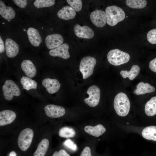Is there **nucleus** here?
<instances>
[{"label":"nucleus","instance_id":"f257e3e1","mask_svg":"<svg viewBox=\"0 0 156 156\" xmlns=\"http://www.w3.org/2000/svg\"><path fill=\"white\" fill-rule=\"evenodd\" d=\"M114 107L118 115L122 117L127 116L130 107V101L127 95L122 92L117 94L114 99Z\"/></svg>","mask_w":156,"mask_h":156},{"label":"nucleus","instance_id":"f03ea898","mask_svg":"<svg viewBox=\"0 0 156 156\" xmlns=\"http://www.w3.org/2000/svg\"><path fill=\"white\" fill-rule=\"evenodd\" d=\"M105 13L106 22L111 26L115 25L125 18V14L124 10L120 8L115 5L107 7Z\"/></svg>","mask_w":156,"mask_h":156},{"label":"nucleus","instance_id":"7ed1b4c3","mask_svg":"<svg viewBox=\"0 0 156 156\" xmlns=\"http://www.w3.org/2000/svg\"><path fill=\"white\" fill-rule=\"evenodd\" d=\"M107 59L110 64L116 66L127 62L129 60L130 56L127 53L115 49L109 51Z\"/></svg>","mask_w":156,"mask_h":156},{"label":"nucleus","instance_id":"20e7f679","mask_svg":"<svg viewBox=\"0 0 156 156\" xmlns=\"http://www.w3.org/2000/svg\"><path fill=\"white\" fill-rule=\"evenodd\" d=\"M96 62V59L91 56L85 57L81 59L79 70L83 75V79H86L92 75Z\"/></svg>","mask_w":156,"mask_h":156},{"label":"nucleus","instance_id":"39448f33","mask_svg":"<svg viewBox=\"0 0 156 156\" xmlns=\"http://www.w3.org/2000/svg\"><path fill=\"white\" fill-rule=\"evenodd\" d=\"M34 136V132L30 128L23 130L20 133L18 138V144L20 149L25 151L29 147Z\"/></svg>","mask_w":156,"mask_h":156},{"label":"nucleus","instance_id":"423d86ee","mask_svg":"<svg viewBox=\"0 0 156 156\" xmlns=\"http://www.w3.org/2000/svg\"><path fill=\"white\" fill-rule=\"evenodd\" d=\"M2 90L5 98L8 101L11 100L14 96H18L21 94L18 87L11 80H7L5 81L2 86Z\"/></svg>","mask_w":156,"mask_h":156},{"label":"nucleus","instance_id":"0eeeda50","mask_svg":"<svg viewBox=\"0 0 156 156\" xmlns=\"http://www.w3.org/2000/svg\"><path fill=\"white\" fill-rule=\"evenodd\" d=\"M87 93L89 96L84 99L85 103L90 107L96 106L100 98L101 90L99 88L95 85H92L88 88Z\"/></svg>","mask_w":156,"mask_h":156},{"label":"nucleus","instance_id":"6e6552de","mask_svg":"<svg viewBox=\"0 0 156 156\" xmlns=\"http://www.w3.org/2000/svg\"><path fill=\"white\" fill-rule=\"evenodd\" d=\"M90 18L93 23L98 27H103L106 24V14L103 10H96L93 11L90 14Z\"/></svg>","mask_w":156,"mask_h":156},{"label":"nucleus","instance_id":"1a4fd4ad","mask_svg":"<svg viewBox=\"0 0 156 156\" xmlns=\"http://www.w3.org/2000/svg\"><path fill=\"white\" fill-rule=\"evenodd\" d=\"M46 114L48 117L53 118L61 117L65 113V110L63 107L53 104H49L44 107Z\"/></svg>","mask_w":156,"mask_h":156},{"label":"nucleus","instance_id":"9d476101","mask_svg":"<svg viewBox=\"0 0 156 156\" xmlns=\"http://www.w3.org/2000/svg\"><path fill=\"white\" fill-rule=\"evenodd\" d=\"M63 42V36L58 34L48 35L45 39L46 46L49 49H52L59 47L62 45Z\"/></svg>","mask_w":156,"mask_h":156},{"label":"nucleus","instance_id":"9b49d317","mask_svg":"<svg viewBox=\"0 0 156 156\" xmlns=\"http://www.w3.org/2000/svg\"><path fill=\"white\" fill-rule=\"evenodd\" d=\"M5 47L7 56L12 58L16 56L18 53L19 47L18 44L12 39L8 38L5 41Z\"/></svg>","mask_w":156,"mask_h":156},{"label":"nucleus","instance_id":"f8f14e48","mask_svg":"<svg viewBox=\"0 0 156 156\" xmlns=\"http://www.w3.org/2000/svg\"><path fill=\"white\" fill-rule=\"evenodd\" d=\"M74 30L76 36L80 38L91 39L94 35L93 30L86 26H81L79 24H76L74 26Z\"/></svg>","mask_w":156,"mask_h":156},{"label":"nucleus","instance_id":"ddd939ff","mask_svg":"<svg viewBox=\"0 0 156 156\" xmlns=\"http://www.w3.org/2000/svg\"><path fill=\"white\" fill-rule=\"evenodd\" d=\"M28 40L31 44L35 47L39 46L41 44L42 38L37 29L33 27H29L27 31Z\"/></svg>","mask_w":156,"mask_h":156},{"label":"nucleus","instance_id":"4468645a","mask_svg":"<svg viewBox=\"0 0 156 156\" xmlns=\"http://www.w3.org/2000/svg\"><path fill=\"white\" fill-rule=\"evenodd\" d=\"M69 46L64 43L59 47L49 51V55L53 57H59L64 59H67L70 57L68 51Z\"/></svg>","mask_w":156,"mask_h":156},{"label":"nucleus","instance_id":"2eb2a0df","mask_svg":"<svg viewBox=\"0 0 156 156\" xmlns=\"http://www.w3.org/2000/svg\"><path fill=\"white\" fill-rule=\"evenodd\" d=\"M42 83L47 92L51 94L56 92L61 86L58 80L55 79L45 78L42 81Z\"/></svg>","mask_w":156,"mask_h":156},{"label":"nucleus","instance_id":"dca6fc26","mask_svg":"<svg viewBox=\"0 0 156 156\" xmlns=\"http://www.w3.org/2000/svg\"><path fill=\"white\" fill-rule=\"evenodd\" d=\"M16 117V113L13 111L6 110L0 112V126H4L12 123Z\"/></svg>","mask_w":156,"mask_h":156},{"label":"nucleus","instance_id":"f3484780","mask_svg":"<svg viewBox=\"0 0 156 156\" xmlns=\"http://www.w3.org/2000/svg\"><path fill=\"white\" fill-rule=\"evenodd\" d=\"M21 67L23 70L28 77L33 78L36 76V69L31 61L28 60H23L21 62Z\"/></svg>","mask_w":156,"mask_h":156},{"label":"nucleus","instance_id":"a211bd4d","mask_svg":"<svg viewBox=\"0 0 156 156\" xmlns=\"http://www.w3.org/2000/svg\"><path fill=\"white\" fill-rule=\"evenodd\" d=\"M0 14L5 19L10 20L14 18L16 12L11 7L7 6L4 2L0 0Z\"/></svg>","mask_w":156,"mask_h":156},{"label":"nucleus","instance_id":"6ab92c4d","mask_svg":"<svg viewBox=\"0 0 156 156\" xmlns=\"http://www.w3.org/2000/svg\"><path fill=\"white\" fill-rule=\"evenodd\" d=\"M76 12L71 7L68 6H64L57 13L58 17L63 20H68L74 18Z\"/></svg>","mask_w":156,"mask_h":156},{"label":"nucleus","instance_id":"aec40b11","mask_svg":"<svg viewBox=\"0 0 156 156\" xmlns=\"http://www.w3.org/2000/svg\"><path fill=\"white\" fill-rule=\"evenodd\" d=\"M84 130L88 134L97 137L103 134L106 129L102 125L98 124L94 126L87 125L85 127Z\"/></svg>","mask_w":156,"mask_h":156},{"label":"nucleus","instance_id":"412c9836","mask_svg":"<svg viewBox=\"0 0 156 156\" xmlns=\"http://www.w3.org/2000/svg\"><path fill=\"white\" fill-rule=\"evenodd\" d=\"M136 89L133 91V93L137 95L144 94L147 93L153 92L155 88L148 83L141 82L137 86Z\"/></svg>","mask_w":156,"mask_h":156},{"label":"nucleus","instance_id":"4be33fe9","mask_svg":"<svg viewBox=\"0 0 156 156\" xmlns=\"http://www.w3.org/2000/svg\"><path fill=\"white\" fill-rule=\"evenodd\" d=\"M140 71L139 66L137 65H133L129 71L122 70L120 72L122 77L126 78L128 77L130 80L134 79L138 75Z\"/></svg>","mask_w":156,"mask_h":156},{"label":"nucleus","instance_id":"5701e85b","mask_svg":"<svg viewBox=\"0 0 156 156\" xmlns=\"http://www.w3.org/2000/svg\"><path fill=\"white\" fill-rule=\"evenodd\" d=\"M146 114L152 116L156 115V96L152 98L146 103L144 109Z\"/></svg>","mask_w":156,"mask_h":156},{"label":"nucleus","instance_id":"b1692460","mask_svg":"<svg viewBox=\"0 0 156 156\" xmlns=\"http://www.w3.org/2000/svg\"><path fill=\"white\" fill-rule=\"evenodd\" d=\"M142 135L144 138L156 141V126L147 127L143 129Z\"/></svg>","mask_w":156,"mask_h":156},{"label":"nucleus","instance_id":"393cba45","mask_svg":"<svg viewBox=\"0 0 156 156\" xmlns=\"http://www.w3.org/2000/svg\"><path fill=\"white\" fill-rule=\"evenodd\" d=\"M49 141L47 139H43L40 142L37 149L34 153V156H44L48 149Z\"/></svg>","mask_w":156,"mask_h":156},{"label":"nucleus","instance_id":"a878e982","mask_svg":"<svg viewBox=\"0 0 156 156\" xmlns=\"http://www.w3.org/2000/svg\"><path fill=\"white\" fill-rule=\"evenodd\" d=\"M20 81L23 88L27 90L36 89L37 88V82L29 77L23 76L21 79Z\"/></svg>","mask_w":156,"mask_h":156},{"label":"nucleus","instance_id":"bb28decb","mask_svg":"<svg viewBox=\"0 0 156 156\" xmlns=\"http://www.w3.org/2000/svg\"><path fill=\"white\" fill-rule=\"evenodd\" d=\"M125 3L127 6L130 8L141 9L146 7L147 2L145 0H127Z\"/></svg>","mask_w":156,"mask_h":156},{"label":"nucleus","instance_id":"cd10ccee","mask_svg":"<svg viewBox=\"0 0 156 156\" xmlns=\"http://www.w3.org/2000/svg\"><path fill=\"white\" fill-rule=\"evenodd\" d=\"M58 134L60 137L69 138L74 137L76 135V132L74 129L72 128L64 127L60 129Z\"/></svg>","mask_w":156,"mask_h":156},{"label":"nucleus","instance_id":"c85d7f7f","mask_svg":"<svg viewBox=\"0 0 156 156\" xmlns=\"http://www.w3.org/2000/svg\"><path fill=\"white\" fill-rule=\"evenodd\" d=\"M55 2L54 0H36L34 3V6L37 8L49 7L53 5Z\"/></svg>","mask_w":156,"mask_h":156},{"label":"nucleus","instance_id":"c756f323","mask_svg":"<svg viewBox=\"0 0 156 156\" xmlns=\"http://www.w3.org/2000/svg\"><path fill=\"white\" fill-rule=\"evenodd\" d=\"M68 3L75 11L79 12L81 9L82 3L81 0H67Z\"/></svg>","mask_w":156,"mask_h":156},{"label":"nucleus","instance_id":"7c9ffc66","mask_svg":"<svg viewBox=\"0 0 156 156\" xmlns=\"http://www.w3.org/2000/svg\"><path fill=\"white\" fill-rule=\"evenodd\" d=\"M147 38L150 43L153 44H156V28L151 29L148 32Z\"/></svg>","mask_w":156,"mask_h":156},{"label":"nucleus","instance_id":"2f4dec72","mask_svg":"<svg viewBox=\"0 0 156 156\" xmlns=\"http://www.w3.org/2000/svg\"><path fill=\"white\" fill-rule=\"evenodd\" d=\"M64 145L74 151L77 149V145L70 139H67L64 142Z\"/></svg>","mask_w":156,"mask_h":156},{"label":"nucleus","instance_id":"473e14b6","mask_svg":"<svg viewBox=\"0 0 156 156\" xmlns=\"http://www.w3.org/2000/svg\"><path fill=\"white\" fill-rule=\"evenodd\" d=\"M15 4L21 8H24L27 5V1L26 0H14Z\"/></svg>","mask_w":156,"mask_h":156},{"label":"nucleus","instance_id":"72a5a7b5","mask_svg":"<svg viewBox=\"0 0 156 156\" xmlns=\"http://www.w3.org/2000/svg\"><path fill=\"white\" fill-rule=\"evenodd\" d=\"M52 156H70V155L64 149H61L59 151H55Z\"/></svg>","mask_w":156,"mask_h":156},{"label":"nucleus","instance_id":"f704fd0d","mask_svg":"<svg viewBox=\"0 0 156 156\" xmlns=\"http://www.w3.org/2000/svg\"><path fill=\"white\" fill-rule=\"evenodd\" d=\"M80 156H92L90 148L88 146L85 147L82 151Z\"/></svg>","mask_w":156,"mask_h":156},{"label":"nucleus","instance_id":"c9c22d12","mask_svg":"<svg viewBox=\"0 0 156 156\" xmlns=\"http://www.w3.org/2000/svg\"><path fill=\"white\" fill-rule=\"evenodd\" d=\"M149 66V68L152 71L156 73V58L150 62Z\"/></svg>","mask_w":156,"mask_h":156},{"label":"nucleus","instance_id":"e433bc0d","mask_svg":"<svg viewBox=\"0 0 156 156\" xmlns=\"http://www.w3.org/2000/svg\"><path fill=\"white\" fill-rule=\"evenodd\" d=\"M5 51V46L4 43L1 37L0 36V53H2Z\"/></svg>","mask_w":156,"mask_h":156},{"label":"nucleus","instance_id":"4c0bfd02","mask_svg":"<svg viewBox=\"0 0 156 156\" xmlns=\"http://www.w3.org/2000/svg\"><path fill=\"white\" fill-rule=\"evenodd\" d=\"M9 156H17V155L15 152L12 151L10 153Z\"/></svg>","mask_w":156,"mask_h":156},{"label":"nucleus","instance_id":"58836bf2","mask_svg":"<svg viewBox=\"0 0 156 156\" xmlns=\"http://www.w3.org/2000/svg\"><path fill=\"white\" fill-rule=\"evenodd\" d=\"M23 30L24 31H26V30L25 29H23Z\"/></svg>","mask_w":156,"mask_h":156},{"label":"nucleus","instance_id":"ea45409f","mask_svg":"<svg viewBox=\"0 0 156 156\" xmlns=\"http://www.w3.org/2000/svg\"><path fill=\"white\" fill-rule=\"evenodd\" d=\"M8 21H10V20H8Z\"/></svg>","mask_w":156,"mask_h":156}]
</instances>
